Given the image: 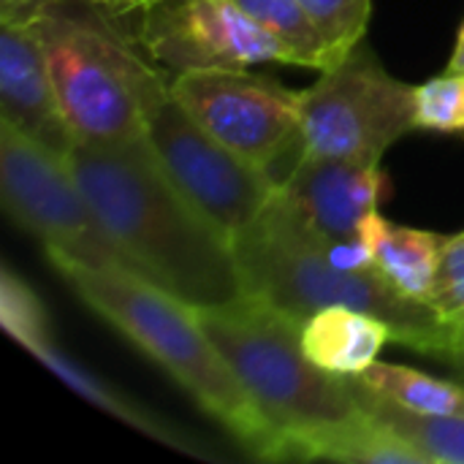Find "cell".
<instances>
[{
  "instance_id": "25",
  "label": "cell",
  "mask_w": 464,
  "mask_h": 464,
  "mask_svg": "<svg viewBox=\"0 0 464 464\" xmlns=\"http://www.w3.org/2000/svg\"><path fill=\"white\" fill-rule=\"evenodd\" d=\"M44 0H0V19H11V16H22L30 14L35 5H41Z\"/></svg>"
},
{
  "instance_id": "21",
  "label": "cell",
  "mask_w": 464,
  "mask_h": 464,
  "mask_svg": "<svg viewBox=\"0 0 464 464\" xmlns=\"http://www.w3.org/2000/svg\"><path fill=\"white\" fill-rule=\"evenodd\" d=\"M416 130L464 133V71L446 68L416 90Z\"/></svg>"
},
{
  "instance_id": "4",
  "label": "cell",
  "mask_w": 464,
  "mask_h": 464,
  "mask_svg": "<svg viewBox=\"0 0 464 464\" xmlns=\"http://www.w3.org/2000/svg\"><path fill=\"white\" fill-rule=\"evenodd\" d=\"M30 16L76 144L144 139L152 106L171 87L152 57L87 0H44Z\"/></svg>"
},
{
  "instance_id": "17",
  "label": "cell",
  "mask_w": 464,
  "mask_h": 464,
  "mask_svg": "<svg viewBox=\"0 0 464 464\" xmlns=\"http://www.w3.org/2000/svg\"><path fill=\"white\" fill-rule=\"evenodd\" d=\"M353 389L364 413L394 430L413 449H419L430 464H464V416H430L408 411L389 397L367 389L356 375Z\"/></svg>"
},
{
  "instance_id": "3",
  "label": "cell",
  "mask_w": 464,
  "mask_h": 464,
  "mask_svg": "<svg viewBox=\"0 0 464 464\" xmlns=\"http://www.w3.org/2000/svg\"><path fill=\"white\" fill-rule=\"evenodd\" d=\"M245 294L296 318L324 307H353L383 318L394 343L443 359L457 345V329L427 302L397 294L378 269L351 272L334 264L324 239L280 198L234 239Z\"/></svg>"
},
{
  "instance_id": "1",
  "label": "cell",
  "mask_w": 464,
  "mask_h": 464,
  "mask_svg": "<svg viewBox=\"0 0 464 464\" xmlns=\"http://www.w3.org/2000/svg\"><path fill=\"white\" fill-rule=\"evenodd\" d=\"M65 160L133 275L193 310L245 296L234 239L169 179L147 139L73 144Z\"/></svg>"
},
{
  "instance_id": "2",
  "label": "cell",
  "mask_w": 464,
  "mask_h": 464,
  "mask_svg": "<svg viewBox=\"0 0 464 464\" xmlns=\"http://www.w3.org/2000/svg\"><path fill=\"white\" fill-rule=\"evenodd\" d=\"M71 291L130 345L152 359L247 454L285 462L283 440L207 337L193 307L122 266H82L49 258Z\"/></svg>"
},
{
  "instance_id": "9",
  "label": "cell",
  "mask_w": 464,
  "mask_h": 464,
  "mask_svg": "<svg viewBox=\"0 0 464 464\" xmlns=\"http://www.w3.org/2000/svg\"><path fill=\"white\" fill-rule=\"evenodd\" d=\"M171 95L220 144L245 160L272 166L302 147V92L247 68L174 73Z\"/></svg>"
},
{
  "instance_id": "31",
  "label": "cell",
  "mask_w": 464,
  "mask_h": 464,
  "mask_svg": "<svg viewBox=\"0 0 464 464\" xmlns=\"http://www.w3.org/2000/svg\"><path fill=\"white\" fill-rule=\"evenodd\" d=\"M150 3H152V0H150Z\"/></svg>"
},
{
  "instance_id": "13",
  "label": "cell",
  "mask_w": 464,
  "mask_h": 464,
  "mask_svg": "<svg viewBox=\"0 0 464 464\" xmlns=\"http://www.w3.org/2000/svg\"><path fill=\"white\" fill-rule=\"evenodd\" d=\"M394 343L392 326L370 313L353 307H324L304 318L302 348L326 372L362 375Z\"/></svg>"
},
{
  "instance_id": "22",
  "label": "cell",
  "mask_w": 464,
  "mask_h": 464,
  "mask_svg": "<svg viewBox=\"0 0 464 464\" xmlns=\"http://www.w3.org/2000/svg\"><path fill=\"white\" fill-rule=\"evenodd\" d=\"M302 3L340 60L364 41L372 16V0H302Z\"/></svg>"
},
{
  "instance_id": "6",
  "label": "cell",
  "mask_w": 464,
  "mask_h": 464,
  "mask_svg": "<svg viewBox=\"0 0 464 464\" xmlns=\"http://www.w3.org/2000/svg\"><path fill=\"white\" fill-rule=\"evenodd\" d=\"M416 90L394 79L362 41L302 90V152L381 166L416 128Z\"/></svg>"
},
{
  "instance_id": "26",
  "label": "cell",
  "mask_w": 464,
  "mask_h": 464,
  "mask_svg": "<svg viewBox=\"0 0 464 464\" xmlns=\"http://www.w3.org/2000/svg\"><path fill=\"white\" fill-rule=\"evenodd\" d=\"M440 362H446V364L454 370V375L464 383V340H457V345H454Z\"/></svg>"
},
{
  "instance_id": "29",
  "label": "cell",
  "mask_w": 464,
  "mask_h": 464,
  "mask_svg": "<svg viewBox=\"0 0 464 464\" xmlns=\"http://www.w3.org/2000/svg\"><path fill=\"white\" fill-rule=\"evenodd\" d=\"M454 329H457V340H464V315L459 321H454Z\"/></svg>"
},
{
  "instance_id": "27",
  "label": "cell",
  "mask_w": 464,
  "mask_h": 464,
  "mask_svg": "<svg viewBox=\"0 0 464 464\" xmlns=\"http://www.w3.org/2000/svg\"><path fill=\"white\" fill-rule=\"evenodd\" d=\"M449 68H451V71H464V19L462 24H459V33H457L451 57H449Z\"/></svg>"
},
{
  "instance_id": "10",
  "label": "cell",
  "mask_w": 464,
  "mask_h": 464,
  "mask_svg": "<svg viewBox=\"0 0 464 464\" xmlns=\"http://www.w3.org/2000/svg\"><path fill=\"white\" fill-rule=\"evenodd\" d=\"M141 11L136 41L163 71L250 68L288 63V52L234 0H152Z\"/></svg>"
},
{
  "instance_id": "11",
  "label": "cell",
  "mask_w": 464,
  "mask_h": 464,
  "mask_svg": "<svg viewBox=\"0 0 464 464\" xmlns=\"http://www.w3.org/2000/svg\"><path fill=\"white\" fill-rule=\"evenodd\" d=\"M389 188L381 166L302 152L285 177L280 198L321 237L343 239L359 231L362 220L378 212Z\"/></svg>"
},
{
  "instance_id": "20",
  "label": "cell",
  "mask_w": 464,
  "mask_h": 464,
  "mask_svg": "<svg viewBox=\"0 0 464 464\" xmlns=\"http://www.w3.org/2000/svg\"><path fill=\"white\" fill-rule=\"evenodd\" d=\"M0 326L24 351L52 337L41 296L11 266L0 269Z\"/></svg>"
},
{
  "instance_id": "28",
  "label": "cell",
  "mask_w": 464,
  "mask_h": 464,
  "mask_svg": "<svg viewBox=\"0 0 464 464\" xmlns=\"http://www.w3.org/2000/svg\"><path fill=\"white\" fill-rule=\"evenodd\" d=\"M95 5H103L109 11H139V0H87Z\"/></svg>"
},
{
  "instance_id": "8",
  "label": "cell",
  "mask_w": 464,
  "mask_h": 464,
  "mask_svg": "<svg viewBox=\"0 0 464 464\" xmlns=\"http://www.w3.org/2000/svg\"><path fill=\"white\" fill-rule=\"evenodd\" d=\"M144 139L169 179L231 239L247 231L280 190V177L207 133L171 87L152 106Z\"/></svg>"
},
{
  "instance_id": "16",
  "label": "cell",
  "mask_w": 464,
  "mask_h": 464,
  "mask_svg": "<svg viewBox=\"0 0 464 464\" xmlns=\"http://www.w3.org/2000/svg\"><path fill=\"white\" fill-rule=\"evenodd\" d=\"M446 237L386 220L375 245V269L383 280L413 302H430Z\"/></svg>"
},
{
  "instance_id": "24",
  "label": "cell",
  "mask_w": 464,
  "mask_h": 464,
  "mask_svg": "<svg viewBox=\"0 0 464 464\" xmlns=\"http://www.w3.org/2000/svg\"><path fill=\"white\" fill-rule=\"evenodd\" d=\"M427 304H430L440 318H446V321H451V324L459 321L464 315V280L449 285V288L435 291V294L430 296Z\"/></svg>"
},
{
  "instance_id": "7",
  "label": "cell",
  "mask_w": 464,
  "mask_h": 464,
  "mask_svg": "<svg viewBox=\"0 0 464 464\" xmlns=\"http://www.w3.org/2000/svg\"><path fill=\"white\" fill-rule=\"evenodd\" d=\"M0 196L5 215L44 245L46 258L128 269L68 160L5 122H0Z\"/></svg>"
},
{
  "instance_id": "18",
  "label": "cell",
  "mask_w": 464,
  "mask_h": 464,
  "mask_svg": "<svg viewBox=\"0 0 464 464\" xmlns=\"http://www.w3.org/2000/svg\"><path fill=\"white\" fill-rule=\"evenodd\" d=\"M258 27H264L288 52L291 65L329 71L340 63L302 0H234Z\"/></svg>"
},
{
  "instance_id": "14",
  "label": "cell",
  "mask_w": 464,
  "mask_h": 464,
  "mask_svg": "<svg viewBox=\"0 0 464 464\" xmlns=\"http://www.w3.org/2000/svg\"><path fill=\"white\" fill-rule=\"evenodd\" d=\"M35 362H41L49 372H54L71 392H76L82 400H87L90 405H95L98 411L109 413L111 419L128 424L130 430L152 438L160 446H169L179 454L196 457V459H212L209 451H204L198 446V440H193L190 435H185L182 430H177L174 424L158 419L155 413H150L147 408L136 405L130 397H125L122 392H117L109 381L98 378L95 372H90L87 367H82L79 362H73L65 351L57 348L54 337L38 343L35 348L27 351Z\"/></svg>"
},
{
  "instance_id": "12",
  "label": "cell",
  "mask_w": 464,
  "mask_h": 464,
  "mask_svg": "<svg viewBox=\"0 0 464 464\" xmlns=\"http://www.w3.org/2000/svg\"><path fill=\"white\" fill-rule=\"evenodd\" d=\"M0 122L63 158L76 144L30 14L0 19Z\"/></svg>"
},
{
  "instance_id": "23",
  "label": "cell",
  "mask_w": 464,
  "mask_h": 464,
  "mask_svg": "<svg viewBox=\"0 0 464 464\" xmlns=\"http://www.w3.org/2000/svg\"><path fill=\"white\" fill-rule=\"evenodd\" d=\"M459 280H464V231L446 237V245H443V253H440L438 277H435V291L449 288V285H454Z\"/></svg>"
},
{
  "instance_id": "5",
  "label": "cell",
  "mask_w": 464,
  "mask_h": 464,
  "mask_svg": "<svg viewBox=\"0 0 464 464\" xmlns=\"http://www.w3.org/2000/svg\"><path fill=\"white\" fill-rule=\"evenodd\" d=\"M196 315L280 435L283 457L291 440L362 413L353 378L326 372L304 353V318L250 294L220 307L196 310Z\"/></svg>"
},
{
  "instance_id": "15",
  "label": "cell",
  "mask_w": 464,
  "mask_h": 464,
  "mask_svg": "<svg viewBox=\"0 0 464 464\" xmlns=\"http://www.w3.org/2000/svg\"><path fill=\"white\" fill-rule=\"evenodd\" d=\"M345 462V464H430L427 457L413 449L394 430L383 427L370 413H359L334 427L307 432L288 443L285 462Z\"/></svg>"
},
{
  "instance_id": "19",
  "label": "cell",
  "mask_w": 464,
  "mask_h": 464,
  "mask_svg": "<svg viewBox=\"0 0 464 464\" xmlns=\"http://www.w3.org/2000/svg\"><path fill=\"white\" fill-rule=\"evenodd\" d=\"M367 389L389 397L392 402L430 416H464V383L432 378L421 370L405 364L375 362L362 375H356Z\"/></svg>"
},
{
  "instance_id": "30",
  "label": "cell",
  "mask_w": 464,
  "mask_h": 464,
  "mask_svg": "<svg viewBox=\"0 0 464 464\" xmlns=\"http://www.w3.org/2000/svg\"><path fill=\"white\" fill-rule=\"evenodd\" d=\"M147 3H150V0H139V8H144Z\"/></svg>"
}]
</instances>
